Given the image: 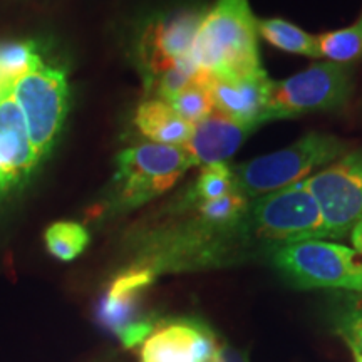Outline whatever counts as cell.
Listing matches in <instances>:
<instances>
[{
    "mask_svg": "<svg viewBox=\"0 0 362 362\" xmlns=\"http://www.w3.org/2000/svg\"><path fill=\"white\" fill-rule=\"evenodd\" d=\"M67 112L66 69L47 57L0 96V218L52 153Z\"/></svg>",
    "mask_w": 362,
    "mask_h": 362,
    "instance_id": "cell-1",
    "label": "cell"
},
{
    "mask_svg": "<svg viewBox=\"0 0 362 362\" xmlns=\"http://www.w3.org/2000/svg\"><path fill=\"white\" fill-rule=\"evenodd\" d=\"M189 57L210 76H243L264 69L250 2L216 0L205 12Z\"/></svg>",
    "mask_w": 362,
    "mask_h": 362,
    "instance_id": "cell-2",
    "label": "cell"
},
{
    "mask_svg": "<svg viewBox=\"0 0 362 362\" xmlns=\"http://www.w3.org/2000/svg\"><path fill=\"white\" fill-rule=\"evenodd\" d=\"M193 168L183 146L144 143L126 148L116 158V173L104 211L119 215L165 194Z\"/></svg>",
    "mask_w": 362,
    "mask_h": 362,
    "instance_id": "cell-3",
    "label": "cell"
},
{
    "mask_svg": "<svg viewBox=\"0 0 362 362\" xmlns=\"http://www.w3.org/2000/svg\"><path fill=\"white\" fill-rule=\"evenodd\" d=\"M349 151L337 136L309 133L291 146L232 166L237 189L248 200L300 183Z\"/></svg>",
    "mask_w": 362,
    "mask_h": 362,
    "instance_id": "cell-4",
    "label": "cell"
},
{
    "mask_svg": "<svg viewBox=\"0 0 362 362\" xmlns=\"http://www.w3.org/2000/svg\"><path fill=\"white\" fill-rule=\"evenodd\" d=\"M247 214L255 237L270 255L292 243L327 238L319 205L304 181L253 198Z\"/></svg>",
    "mask_w": 362,
    "mask_h": 362,
    "instance_id": "cell-5",
    "label": "cell"
},
{
    "mask_svg": "<svg viewBox=\"0 0 362 362\" xmlns=\"http://www.w3.org/2000/svg\"><path fill=\"white\" fill-rule=\"evenodd\" d=\"M359 253L327 240H305L272 253V264L298 288L362 292Z\"/></svg>",
    "mask_w": 362,
    "mask_h": 362,
    "instance_id": "cell-6",
    "label": "cell"
},
{
    "mask_svg": "<svg viewBox=\"0 0 362 362\" xmlns=\"http://www.w3.org/2000/svg\"><path fill=\"white\" fill-rule=\"evenodd\" d=\"M352 72L347 66L320 62L284 81H272L262 124L317 111H337L352 96Z\"/></svg>",
    "mask_w": 362,
    "mask_h": 362,
    "instance_id": "cell-7",
    "label": "cell"
},
{
    "mask_svg": "<svg viewBox=\"0 0 362 362\" xmlns=\"http://www.w3.org/2000/svg\"><path fill=\"white\" fill-rule=\"evenodd\" d=\"M304 183L319 205L327 238L349 235L362 216V149L347 151Z\"/></svg>",
    "mask_w": 362,
    "mask_h": 362,
    "instance_id": "cell-8",
    "label": "cell"
},
{
    "mask_svg": "<svg viewBox=\"0 0 362 362\" xmlns=\"http://www.w3.org/2000/svg\"><path fill=\"white\" fill-rule=\"evenodd\" d=\"M206 8L178 7L151 17L138 37V66L148 88L163 72L189 57Z\"/></svg>",
    "mask_w": 362,
    "mask_h": 362,
    "instance_id": "cell-9",
    "label": "cell"
},
{
    "mask_svg": "<svg viewBox=\"0 0 362 362\" xmlns=\"http://www.w3.org/2000/svg\"><path fill=\"white\" fill-rule=\"evenodd\" d=\"M215 334L198 320H171L141 344V362H211Z\"/></svg>",
    "mask_w": 362,
    "mask_h": 362,
    "instance_id": "cell-10",
    "label": "cell"
},
{
    "mask_svg": "<svg viewBox=\"0 0 362 362\" xmlns=\"http://www.w3.org/2000/svg\"><path fill=\"white\" fill-rule=\"evenodd\" d=\"M206 86L216 111L240 123L262 126L272 88L264 69L243 76L208 74Z\"/></svg>",
    "mask_w": 362,
    "mask_h": 362,
    "instance_id": "cell-11",
    "label": "cell"
},
{
    "mask_svg": "<svg viewBox=\"0 0 362 362\" xmlns=\"http://www.w3.org/2000/svg\"><path fill=\"white\" fill-rule=\"evenodd\" d=\"M257 128L259 126L240 123L215 110L210 116L193 126L192 134L183 148L192 158L193 166L205 168L216 163H226Z\"/></svg>",
    "mask_w": 362,
    "mask_h": 362,
    "instance_id": "cell-12",
    "label": "cell"
},
{
    "mask_svg": "<svg viewBox=\"0 0 362 362\" xmlns=\"http://www.w3.org/2000/svg\"><path fill=\"white\" fill-rule=\"evenodd\" d=\"M156 277L155 272L141 265H128L121 270L107 285V291L99 302V322L119 336L128 325L141 320L138 317L139 302Z\"/></svg>",
    "mask_w": 362,
    "mask_h": 362,
    "instance_id": "cell-13",
    "label": "cell"
},
{
    "mask_svg": "<svg viewBox=\"0 0 362 362\" xmlns=\"http://www.w3.org/2000/svg\"><path fill=\"white\" fill-rule=\"evenodd\" d=\"M134 126L151 143L168 146H183L193 131V126L160 98H149L139 104L134 112Z\"/></svg>",
    "mask_w": 362,
    "mask_h": 362,
    "instance_id": "cell-14",
    "label": "cell"
},
{
    "mask_svg": "<svg viewBox=\"0 0 362 362\" xmlns=\"http://www.w3.org/2000/svg\"><path fill=\"white\" fill-rule=\"evenodd\" d=\"M45 56L39 40H6L0 42V96L21 78L37 67Z\"/></svg>",
    "mask_w": 362,
    "mask_h": 362,
    "instance_id": "cell-15",
    "label": "cell"
},
{
    "mask_svg": "<svg viewBox=\"0 0 362 362\" xmlns=\"http://www.w3.org/2000/svg\"><path fill=\"white\" fill-rule=\"evenodd\" d=\"M257 30L267 42L284 52L320 59L317 37L285 19H257Z\"/></svg>",
    "mask_w": 362,
    "mask_h": 362,
    "instance_id": "cell-16",
    "label": "cell"
},
{
    "mask_svg": "<svg viewBox=\"0 0 362 362\" xmlns=\"http://www.w3.org/2000/svg\"><path fill=\"white\" fill-rule=\"evenodd\" d=\"M90 242V235L78 221H56L44 233V243L54 259L61 262L76 260L84 253Z\"/></svg>",
    "mask_w": 362,
    "mask_h": 362,
    "instance_id": "cell-17",
    "label": "cell"
},
{
    "mask_svg": "<svg viewBox=\"0 0 362 362\" xmlns=\"http://www.w3.org/2000/svg\"><path fill=\"white\" fill-rule=\"evenodd\" d=\"M319 56L332 64L349 66L362 57V39L357 24L317 35Z\"/></svg>",
    "mask_w": 362,
    "mask_h": 362,
    "instance_id": "cell-18",
    "label": "cell"
},
{
    "mask_svg": "<svg viewBox=\"0 0 362 362\" xmlns=\"http://www.w3.org/2000/svg\"><path fill=\"white\" fill-rule=\"evenodd\" d=\"M332 329L354 356H362V292H349L334 310Z\"/></svg>",
    "mask_w": 362,
    "mask_h": 362,
    "instance_id": "cell-19",
    "label": "cell"
},
{
    "mask_svg": "<svg viewBox=\"0 0 362 362\" xmlns=\"http://www.w3.org/2000/svg\"><path fill=\"white\" fill-rule=\"evenodd\" d=\"M206 72L202 71L200 78L194 83L187 86L178 94L168 99L171 107L192 126L200 123L215 111L214 101H211L210 90H208L206 86Z\"/></svg>",
    "mask_w": 362,
    "mask_h": 362,
    "instance_id": "cell-20",
    "label": "cell"
},
{
    "mask_svg": "<svg viewBox=\"0 0 362 362\" xmlns=\"http://www.w3.org/2000/svg\"><path fill=\"white\" fill-rule=\"evenodd\" d=\"M232 192H238L232 166L228 163H216V165L202 168L192 192L188 194V200H214V198H220Z\"/></svg>",
    "mask_w": 362,
    "mask_h": 362,
    "instance_id": "cell-21",
    "label": "cell"
},
{
    "mask_svg": "<svg viewBox=\"0 0 362 362\" xmlns=\"http://www.w3.org/2000/svg\"><path fill=\"white\" fill-rule=\"evenodd\" d=\"M248 202L250 200L243 197L240 192H232L220 198H214V200H189V203L193 205L194 214L200 216L202 220L214 225H232L235 221H238L245 215Z\"/></svg>",
    "mask_w": 362,
    "mask_h": 362,
    "instance_id": "cell-22",
    "label": "cell"
},
{
    "mask_svg": "<svg viewBox=\"0 0 362 362\" xmlns=\"http://www.w3.org/2000/svg\"><path fill=\"white\" fill-rule=\"evenodd\" d=\"M211 362H248L247 356L242 351L235 349L228 344H218L215 349V354L211 357Z\"/></svg>",
    "mask_w": 362,
    "mask_h": 362,
    "instance_id": "cell-23",
    "label": "cell"
},
{
    "mask_svg": "<svg viewBox=\"0 0 362 362\" xmlns=\"http://www.w3.org/2000/svg\"><path fill=\"white\" fill-rule=\"evenodd\" d=\"M349 235L352 240V245H354V250L362 257V216L359 218V221L352 226Z\"/></svg>",
    "mask_w": 362,
    "mask_h": 362,
    "instance_id": "cell-24",
    "label": "cell"
},
{
    "mask_svg": "<svg viewBox=\"0 0 362 362\" xmlns=\"http://www.w3.org/2000/svg\"><path fill=\"white\" fill-rule=\"evenodd\" d=\"M357 24V27H359V33H361V39H362V13H361V17H359V21L356 22Z\"/></svg>",
    "mask_w": 362,
    "mask_h": 362,
    "instance_id": "cell-25",
    "label": "cell"
},
{
    "mask_svg": "<svg viewBox=\"0 0 362 362\" xmlns=\"http://www.w3.org/2000/svg\"><path fill=\"white\" fill-rule=\"evenodd\" d=\"M354 359L356 362H362V356H354Z\"/></svg>",
    "mask_w": 362,
    "mask_h": 362,
    "instance_id": "cell-26",
    "label": "cell"
}]
</instances>
